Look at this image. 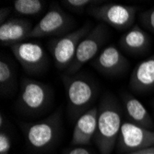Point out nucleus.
I'll return each instance as SVG.
<instances>
[{"mask_svg": "<svg viewBox=\"0 0 154 154\" xmlns=\"http://www.w3.org/2000/svg\"><path fill=\"white\" fill-rule=\"evenodd\" d=\"M123 110L116 98L106 93L98 106V123L93 140L101 154L113 152L123 124Z\"/></svg>", "mask_w": 154, "mask_h": 154, "instance_id": "1", "label": "nucleus"}, {"mask_svg": "<svg viewBox=\"0 0 154 154\" xmlns=\"http://www.w3.org/2000/svg\"><path fill=\"white\" fill-rule=\"evenodd\" d=\"M66 87L68 111L73 116H80L90 110L95 100L97 90L89 78L82 75H66L63 78Z\"/></svg>", "mask_w": 154, "mask_h": 154, "instance_id": "2", "label": "nucleus"}, {"mask_svg": "<svg viewBox=\"0 0 154 154\" xmlns=\"http://www.w3.org/2000/svg\"><path fill=\"white\" fill-rule=\"evenodd\" d=\"M54 101V92L46 84L24 78L21 81L18 106L22 113L38 116L48 110Z\"/></svg>", "mask_w": 154, "mask_h": 154, "instance_id": "3", "label": "nucleus"}, {"mask_svg": "<svg viewBox=\"0 0 154 154\" xmlns=\"http://www.w3.org/2000/svg\"><path fill=\"white\" fill-rule=\"evenodd\" d=\"M91 30V23H86L75 31L51 41L49 46L55 67L59 70H67L74 60L79 44Z\"/></svg>", "mask_w": 154, "mask_h": 154, "instance_id": "4", "label": "nucleus"}, {"mask_svg": "<svg viewBox=\"0 0 154 154\" xmlns=\"http://www.w3.org/2000/svg\"><path fill=\"white\" fill-rule=\"evenodd\" d=\"M26 140L32 149L45 150L55 144L61 132L59 112L40 122L26 124L23 127Z\"/></svg>", "mask_w": 154, "mask_h": 154, "instance_id": "5", "label": "nucleus"}, {"mask_svg": "<svg viewBox=\"0 0 154 154\" xmlns=\"http://www.w3.org/2000/svg\"><path fill=\"white\" fill-rule=\"evenodd\" d=\"M109 36L108 26L104 23L96 25L79 44L74 60L66 70V75H75L79 69L93 60L103 50L102 47Z\"/></svg>", "mask_w": 154, "mask_h": 154, "instance_id": "6", "label": "nucleus"}, {"mask_svg": "<svg viewBox=\"0 0 154 154\" xmlns=\"http://www.w3.org/2000/svg\"><path fill=\"white\" fill-rule=\"evenodd\" d=\"M137 7L116 3H105L89 8V14L96 20L119 31L129 30L134 26Z\"/></svg>", "mask_w": 154, "mask_h": 154, "instance_id": "7", "label": "nucleus"}, {"mask_svg": "<svg viewBox=\"0 0 154 154\" xmlns=\"http://www.w3.org/2000/svg\"><path fill=\"white\" fill-rule=\"evenodd\" d=\"M74 24V20L66 12L58 5L54 4L40 21L33 26L28 40L47 36H64L70 32Z\"/></svg>", "mask_w": 154, "mask_h": 154, "instance_id": "8", "label": "nucleus"}, {"mask_svg": "<svg viewBox=\"0 0 154 154\" xmlns=\"http://www.w3.org/2000/svg\"><path fill=\"white\" fill-rule=\"evenodd\" d=\"M10 49L26 73L39 75L47 69L49 58L45 50L40 44L25 41L12 45Z\"/></svg>", "mask_w": 154, "mask_h": 154, "instance_id": "9", "label": "nucleus"}, {"mask_svg": "<svg viewBox=\"0 0 154 154\" xmlns=\"http://www.w3.org/2000/svg\"><path fill=\"white\" fill-rule=\"evenodd\" d=\"M154 147V130L147 129L131 121H124L117 139V149L127 154Z\"/></svg>", "mask_w": 154, "mask_h": 154, "instance_id": "10", "label": "nucleus"}, {"mask_svg": "<svg viewBox=\"0 0 154 154\" xmlns=\"http://www.w3.org/2000/svg\"><path fill=\"white\" fill-rule=\"evenodd\" d=\"M97 71L105 76H118L129 66V62L115 45L105 46L92 60Z\"/></svg>", "mask_w": 154, "mask_h": 154, "instance_id": "11", "label": "nucleus"}, {"mask_svg": "<svg viewBox=\"0 0 154 154\" xmlns=\"http://www.w3.org/2000/svg\"><path fill=\"white\" fill-rule=\"evenodd\" d=\"M98 123V107H92L80 116L74 127L71 143L74 146H86L94 138Z\"/></svg>", "mask_w": 154, "mask_h": 154, "instance_id": "12", "label": "nucleus"}, {"mask_svg": "<svg viewBox=\"0 0 154 154\" xmlns=\"http://www.w3.org/2000/svg\"><path fill=\"white\" fill-rule=\"evenodd\" d=\"M33 25L23 19H9L0 25V43L3 46H12L29 38Z\"/></svg>", "mask_w": 154, "mask_h": 154, "instance_id": "13", "label": "nucleus"}, {"mask_svg": "<svg viewBox=\"0 0 154 154\" xmlns=\"http://www.w3.org/2000/svg\"><path fill=\"white\" fill-rule=\"evenodd\" d=\"M129 87L136 93H147L154 89V54L138 63L131 74Z\"/></svg>", "mask_w": 154, "mask_h": 154, "instance_id": "14", "label": "nucleus"}, {"mask_svg": "<svg viewBox=\"0 0 154 154\" xmlns=\"http://www.w3.org/2000/svg\"><path fill=\"white\" fill-rule=\"evenodd\" d=\"M119 45L127 53L140 55L149 50L150 38L140 26L134 25L121 36Z\"/></svg>", "mask_w": 154, "mask_h": 154, "instance_id": "15", "label": "nucleus"}, {"mask_svg": "<svg viewBox=\"0 0 154 154\" xmlns=\"http://www.w3.org/2000/svg\"><path fill=\"white\" fill-rule=\"evenodd\" d=\"M122 103L124 110L130 118L131 122L147 129H154V121L146 107L136 97L129 93H123Z\"/></svg>", "mask_w": 154, "mask_h": 154, "instance_id": "16", "label": "nucleus"}, {"mask_svg": "<svg viewBox=\"0 0 154 154\" xmlns=\"http://www.w3.org/2000/svg\"><path fill=\"white\" fill-rule=\"evenodd\" d=\"M45 6V1L42 0H15L13 1V8L16 13L23 16L38 15Z\"/></svg>", "mask_w": 154, "mask_h": 154, "instance_id": "17", "label": "nucleus"}, {"mask_svg": "<svg viewBox=\"0 0 154 154\" xmlns=\"http://www.w3.org/2000/svg\"><path fill=\"white\" fill-rule=\"evenodd\" d=\"M16 75L12 66L6 60L0 61V87L1 91L8 92L15 85Z\"/></svg>", "mask_w": 154, "mask_h": 154, "instance_id": "18", "label": "nucleus"}, {"mask_svg": "<svg viewBox=\"0 0 154 154\" xmlns=\"http://www.w3.org/2000/svg\"><path fill=\"white\" fill-rule=\"evenodd\" d=\"M62 3L67 9L79 12L83 11L90 6H93L95 3H97V1H93V0H64Z\"/></svg>", "mask_w": 154, "mask_h": 154, "instance_id": "19", "label": "nucleus"}, {"mask_svg": "<svg viewBox=\"0 0 154 154\" xmlns=\"http://www.w3.org/2000/svg\"><path fill=\"white\" fill-rule=\"evenodd\" d=\"M139 20L144 28L154 33V8L142 12L139 16Z\"/></svg>", "mask_w": 154, "mask_h": 154, "instance_id": "20", "label": "nucleus"}, {"mask_svg": "<svg viewBox=\"0 0 154 154\" xmlns=\"http://www.w3.org/2000/svg\"><path fill=\"white\" fill-rule=\"evenodd\" d=\"M11 148V140L5 131L0 132V154H8Z\"/></svg>", "mask_w": 154, "mask_h": 154, "instance_id": "21", "label": "nucleus"}, {"mask_svg": "<svg viewBox=\"0 0 154 154\" xmlns=\"http://www.w3.org/2000/svg\"><path fill=\"white\" fill-rule=\"evenodd\" d=\"M66 154H93L92 151L84 147H77L69 149Z\"/></svg>", "mask_w": 154, "mask_h": 154, "instance_id": "22", "label": "nucleus"}, {"mask_svg": "<svg viewBox=\"0 0 154 154\" xmlns=\"http://www.w3.org/2000/svg\"><path fill=\"white\" fill-rule=\"evenodd\" d=\"M10 10L9 8H1V10H0V23H4L8 16V14H9Z\"/></svg>", "mask_w": 154, "mask_h": 154, "instance_id": "23", "label": "nucleus"}, {"mask_svg": "<svg viewBox=\"0 0 154 154\" xmlns=\"http://www.w3.org/2000/svg\"><path fill=\"white\" fill-rule=\"evenodd\" d=\"M127 154H154V147H150V148H147V149H139L134 152H130V153H127Z\"/></svg>", "mask_w": 154, "mask_h": 154, "instance_id": "24", "label": "nucleus"}, {"mask_svg": "<svg viewBox=\"0 0 154 154\" xmlns=\"http://www.w3.org/2000/svg\"><path fill=\"white\" fill-rule=\"evenodd\" d=\"M3 122H4V119H3V115L0 116V125H1V128H3Z\"/></svg>", "mask_w": 154, "mask_h": 154, "instance_id": "25", "label": "nucleus"}]
</instances>
